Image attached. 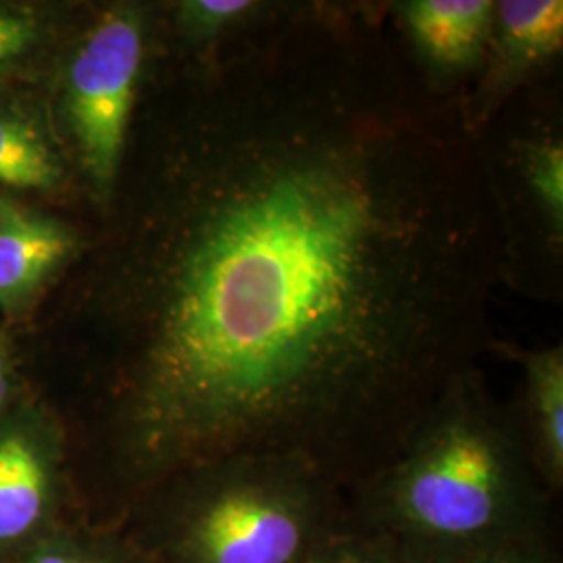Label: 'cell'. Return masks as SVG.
<instances>
[{
    "label": "cell",
    "mask_w": 563,
    "mask_h": 563,
    "mask_svg": "<svg viewBox=\"0 0 563 563\" xmlns=\"http://www.w3.org/2000/svg\"><path fill=\"white\" fill-rule=\"evenodd\" d=\"M184 60L180 123L111 286L109 476L141 499L269 457L349 495L495 341L481 144L388 2H280Z\"/></svg>",
    "instance_id": "6da1fadb"
},
{
    "label": "cell",
    "mask_w": 563,
    "mask_h": 563,
    "mask_svg": "<svg viewBox=\"0 0 563 563\" xmlns=\"http://www.w3.org/2000/svg\"><path fill=\"white\" fill-rule=\"evenodd\" d=\"M551 499L518 407L499 401L474 365L444 386L401 451L346 495V518L402 563H467L549 541Z\"/></svg>",
    "instance_id": "7a4b0ae2"
},
{
    "label": "cell",
    "mask_w": 563,
    "mask_h": 563,
    "mask_svg": "<svg viewBox=\"0 0 563 563\" xmlns=\"http://www.w3.org/2000/svg\"><path fill=\"white\" fill-rule=\"evenodd\" d=\"M130 539L151 563H302L346 520V495L301 463L230 457L141 497Z\"/></svg>",
    "instance_id": "3957f363"
},
{
    "label": "cell",
    "mask_w": 563,
    "mask_h": 563,
    "mask_svg": "<svg viewBox=\"0 0 563 563\" xmlns=\"http://www.w3.org/2000/svg\"><path fill=\"white\" fill-rule=\"evenodd\" d=\"M501 232V284L562 295L563 104L560 71L526 86L478 136Z\"/></svg>",
    "instance_id": "277c9868"
},
{
    "label": "cell",
    "mask_w": 563,
    "mask_h": 563,
    "mask_svg": "<svg viewBox=\"0 0 563 563\" xmlns=\"http://www.w3.org/2000/svg\"><path fill=\"white\" fill-rule=\"evenodd\" d=\"M151 51V11L139 2L104 7L74 46L63 74V118L81 174L109 207L141 102Z\"/></svg>",
    "instance_id": "5b68a950"
},
{
    "label": "cell",
    "mask_w": 563,
    "mask_h": 563,
    "mask_svg": "<svg viewBox=\"0 0 563 563\" xmlns=\"http://www.w3.org/2000/svg\"><path fill=\"white\" fill-rule=\"evenodd\" d=\"M63 497L59 428L18 402L0 420V560L57 528Z\"/></svg>",
    "instance_id": "8992f818"
},
{
    "label": "cell",
    "mask_w": 563,
    "mask_h": 563,
    "mask_svg": "<svg viewBox=\"0 0 563 563\" xmlns=\"http://www.w3.org/2000/svg\"><path fill=\"white\" fill-rule=\"evenodd\" d=\"M562 0H495L483 67L463 95V118L478 139L507 102L560 63Z\"/></svg>",
    "instance_id": "52a82bcc"
},
{
    "label": "cell",
    "mask_w": 563,
    "mask_h": 563,
    "mask_svg": "<svg viewBox=\"0 0 563 563\" xmlns=\"http://www.w3.org/2000/svg\"><path fill=\"white\" fill-rule=\"evenodd\" d=\"M388 11L423 80L463 97L483 67L495 0H397Z\"/></svg>",
    "instance_id": "ba28073f"
},
{
    "label": "cell",
    "mask_w": 563,
    "mask_h": 563,
    "mask_svg": "<svg viewBox=\"0 0 563 563\" xmlns=\"http://www.w3.org/2000/svg\"><path fill=\"white\" fill-rule=\"evenodd\" d=\"M488 353L520 365L523 401L520 411L523 437L532 465L551 497L563 486V346H518L514 342H490Z\"/></svg>",
    "instance_id": "9c48e42d"
},
{
    "label": "cell",
    "mask_w": 563,
    "mask_h": 563,
    "mask_svg": "<svg viewBox=\"0 0 563 563\" xmlns=\"http://www.w3.org/2000/svg\"><path fill=\"white\" fill-rule=\"evenodd\" d=\"M78 244L65 223L0 197V309L15 311L30 301Z\"/></svg>",
    "instance_id": "30bf717a"
},
{
    "label": "cell",
    "mask_w": 563,
    "mask_h": 563,
    "mask_svg": "<svg viewBox=\"0 0 563 563\" xmlns=\"http://www.w3.org/2000/svg\"><path fill=\"white\" fill-rule=\"evenodd\" d=\"M278 7V0H178L165 13L181 57L205 59L262 27Z\"/></svg>",
    "instance_id": "8fae6325"
},
{
    "label": "cell",
    "mask_w": 563,
    "mask_h": 563,
    "mask_svg": "<svg viewBox=\"0 0 563 563\" xmlns=\"http://www.w3.org/2000/svg\"><path fill=\"white\" fill-rule=\"evenodd\" d=\"M65 180L60 153L30 113L0 104V184L15 190H57Z\"/></svg>",
    "instance_id": "7c38bea8"
},
{
    "label": "cell",
    "mask_w": 563,
    "mask_h": 563,
    "mask_svg": "<svg viewBox=\"0 0 563 563\" xmlns=\"http://www.w3.org/2000/svg\"><path fill=\"white\" fill-rule=\"evenodd\" d=\"M0 563H151L130 534L102 528H74L60 522Z\"/></svg>",
    "instance_id": "4fadbf2b"
},
{
    "label": "cell",
    "mask_w": 563,
    "mask_h": 563,
    "mask_svg": "<svg viewBox=\"0 0 563 563\" xmlns=\"http://www.w3.org/2000/svg\"><path fill=\"white\" fill-rule=\"evenodd\" d=\"M302 563H402V560L383 537L363 530L346 518Z\"/></svg>",
    "instance_id": "5bb4252c"
},
{
    "label": "cell",
    "mask_w": 563,
    "mask_h": 563,
    "mask_svg": "<svg viewBox=\"0 0 563 563\" xmlns=\"http://www.w3.org/2000/svg\"><path fill=\"white\" fill-rule=\"evenodd\" d=\"M46 21L34 9L0 4V71L15 67L41 48Z\"/></svg>",
    "instance_id": "9a60e30c"
},
{
    "label": "cell",
    "mask_w": 563,
    "mask_h": 563,
    "mask_svg": "<svg viewBox=\"0 0 563 563\" xmlns=\"http://www.w3.org/2000/svg\"><path fill=\"white\" fill-rule=\"evenodd\" d=\"M467 563H562V558L549 539V541L511 547V549H505L499 553H493V555Z\"/></svg>",
    "instance_id": "2e32d148"
},
{
    "label": "cell",
    "mask_w": 563,
    "mask_h": 563,
    "mask_svg": "<svg viewBox=\"0 0 563 563\" xmlns=\"http://www.w3.org/2000/svg\"><path fill=\"white\" fill-rule=\"evenodd\" d=\"M18 405V369L9 339L0 332V420Z\"/></svg>",
    "instance_id": "e0dca14e"
}]
</instances>
